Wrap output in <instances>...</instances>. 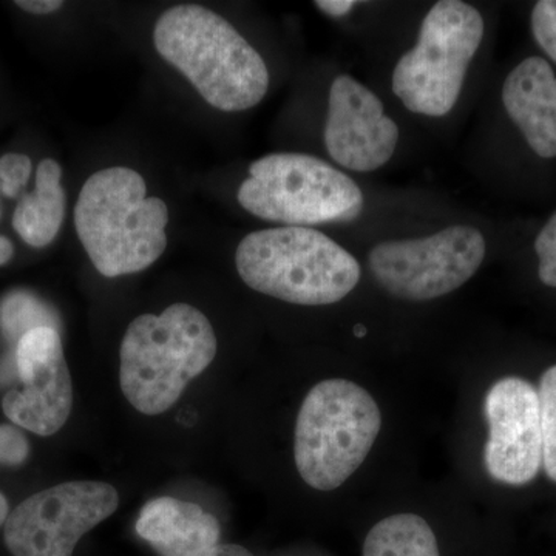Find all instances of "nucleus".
<instances>
[{
	"instance_id": "nucleus-1",
	"label": "nucleus",
	"mask_w": 556,
	"mask_h": 556,
	"mask_svg": "<svg viewBox=\"0 0 556 556\" xmlns=\"http://www.w3.org/2000/svg\"><path fill=\"white\" fill-rule=\"evenodd\" d=\"M153 43L160 56L222 112L252 109L268 93L269 72L258 51L206 7L185 3L164 11Z\"/></svg>"
},
{
	"instance_id": "nucleus-2",
	"label": "nucleus",
	"mask_w": 556,
	"mask_h": 556,
	"mask_svg": "<svg viewBox=\"0 0 556 556\" xmlns=\"http://www.w3.org/2000/svg\"><path fill=\"white\" fill-rule=\"evenodd\" d=\"M146 192L144 178L129 167H108L84 182L76 232L101 276L141 273L166 251L169 208Z\"/></svg>"
},
{
	"instance_id": "nucleus-3",
	"label": "nucleus",
	"mask_w": 556,
	"mask_h": 556,
	"mask_svg": "<svg viewBox=\"0 0 556 556\" xmlns=\"http://www.w3.org/2000/svg\"><path fill=\"white\" fill-rule=\"evenodd\" d=\"M217 350L214 328L195 306L175 303L160 316L142 314L121 342L124 397L142 415H163L214 362Z\"/></svg>"
},
{
	"instance_id": "nucleus-4",
	"label": "nucleus",
	"mask_w": 556,
	"mask_h": 556,
	"mask_svg": "<svg viewBox=\"0 0 556 556\" xmlns=\"http://www.w3.org/2000/svg\"><path fill=\"white\" fill-rule=\"evenodd\" d=\"M236 266L249 288L292 305L324 306L346 298L361 265L324 232L298 226L255 230L240 241Z\"/></svg>"
},
{
	"instance_id": "nucleus-5",
	"label": "nucleus",
	"mask_w": 556,
	"mask_h": 556,
	"mask_svg": "<svg viewBox=\"0 0 556 556\" xmlns=\"http://www.w3.org/2000/svg\"><path fill=\"white\" fill-rule=\"evenodd\" d=\"M380 428L382 413L365 388L346 379L317 383L306 394L295 422L300 477L321 492L338 489L365 463Z\"/></svg>"
},
{
	"instance_id": "nucleus-6",
	"label": "nucleus",
	"mask_w": 556,
	"mask_h": 556,
	"mask_svg": "<svg viewBox=\"0 0 556 556\" xmlns=\"http://www.w3.org/2000/svg\"><path fill=\"white\" fill-rule=\"evenodd\" d=\"M237 200L255 217L298 228L354 222L364 211V193L353 178L305 153L254 161Z\"/></svg>"
},
{
	"instance_id": "nucleus-7",
	"label": "nucleus",
	"mask_w": 556,
	"mask_h": 556,
	"mask_svg": "<svg viewBox=\"0 0 556 556\" xmlns=\"http://www.w3.org/2000/svg\"><path fill=\"white\" fill-rule=\"evenodd\" d=\"M482 38L484 20L475 7L460 0L434 3L416 46L394 67L393 93L417 115H447L459 100Z\"/></svg>"
},
{
	"instance_id": "nucleus-8",
	"label": "nucleus",
	"mask_w": 556,
	"mask_h": 556,
	"mask_svg": "<svg viewBox=\"0 0 556 556\" xmlns=\"http://www.w3.org/2000/svg\"><path fill=\"white\" fill-rule=\"evenodd\" d=\"M485 239L473 226H452L422 239L379 243L368 255L372 277L388 294L427 302L466 285L485 257Z\"/></svg>"
},
{
	"instance_id": "nucleus-9",
	"label": "nucleus",
	"mask_w": 556,
	"mask_h": 556,
	"mask_svg": "<svg viewBox=\"0 0 556 556\" xmlns=\"http://www.w3.org/2000/svg\"><path fill=\"white\" fill-rule=\"evenodd\" d=\"M119 507L115 486L72 481L27 497L7 519L5 546L13 556H73L80 538Z\"/></svg>"
},
{
	"instance_id": "nucleus-10",
	"label": "nucleus",
	"mask_w": 556,
	"mask_h": 556,
	"mask_svg": "<svg viewBox=\"0 0 556 556\" xmlns=\"http://www.w3.org/2000/svg\"><path fill=\"white\" fill-rule=\"evenodd\" d=\"M20 387L3 396L2 408L14 426L51 437L67 424L73 383L58 329L38 328L17 343Z\"/></svg>"
},
{
	"instance_id": "nucleus-11",
	"label": "nucleus",
	"mask_w": 556,
	"mask_h": 556,
	"mask_svg": "<svg viewBox=\"0 0 556 556\" xmlns=\"http://www.w3.org/2000/svg\"><path fill=\"white\" fill-rule=\"evenodd\" d=\"M484 413L490 433L484 464L490 477L507 485L529 484L543 467L536 388L521 378L497 380L486 393Z\"/></svg>"
},
{
	"instance_id": "nucleus-12",
	"label": "nucleus",
	"mask_w": 556,
	"mask_h": 556,
	"mask_svg": "<svg viewBox=\"0 0 556 556\" xmlns=\"http://www.w3.org/2000/svg\"><path fill=\"white\" fill-rule=\"evenodd\" d=\"M324 138L329 156L339 166L372 172L393 159L399 127L371 90L353 76L340 75L329 89Z\"/></svg>"
},
{
	"instance_id": "nucleus-13",
	"label": "nucleus",
	"mask_w": 556,
	"mask_h": 556,
	"mask_svg": "<svg viewBox=\"0 0 556 556\" xmlns=\"http://www.w3.org/2000/svg\"><path fill=\"white\" fill-rule=\"evenodd\" d=\"M507 115L541 159L556 156V76L543 58L532 56L508 73L503 86Z\"/></svg>"
},
{
	"instance_id": "nucleus-14",
	"label": "nucleus",
	"mask_w": 556,
	"mask_h": 556,
	"mask_svg": "<svg viewBox=\"0 0 556 556\" xmlns=\"http://www.w3.org/2000/svg\"><path fill=\"white\" fill-rule=\"evenodd\" d=\"M135 530L161 556H200L218 546V519L199 504L161 496L139 511Z\"/></svg>"
},
{
	"instance_id": "nucleus-15",
	"label": "nucleus",
	"mask_w": 556,
	"mask_h": 556,
	"mask_svg": "<svg viewBox=\"0 0 556 556\" xmlns=\"http://www.w3.org/2000/svg\"><path fill=\"white\" fill-rule=\"evenodd\" d=\"M62 169L47 159L36 170V190L22 197L13 215V228L33 248L49 247L56 239L65 217V192Z\"/></svg>"
},
{
	"instance_id": "nucleus-16",
	"label": "nucleus",
	"mask_w": 556,
	"mask_h": 556,
	"mask_svg": "<svg viewBox=\"0 0 556 556\" xmlns=\"http://www.w3.org/2000/svg\"><path fill=\"white\" fill-rule=\"evenodd\" d=\"M364 556H441L437 535L415 514L391 515L369 530Z\"/></svg>"
},
{
	"instance_id": "nucleus-17",
	"label": "nucleus",
	"mask_w": 556,
	"mask_h": 556,
	"mask_svg": "<svg viewBox=\"0 0 556 556\" xmlns=\"http://www.w3.org/2000/svg\"><path fill=\"white\" fill-rule=\"evenodd\" d=\"M58 327V314L31 292H10L0 302V329L11 342L20 343L33 329Z\"/></svg>"
},
{
	"instance_id": "nucleus-18",
	"label": "nucleus",
	"mask_w": 556,
	"mask_h": 556,
	"mask_svg": "<svg viewBox=\"0 0 556 556\" xmlns=\"http://www.w3.org/2000/svg\"><path fill=\"white\" fill-rule=\"evenodd\" d=\"M538 399L543 430L544 471L551 481L556 482V365L541 376Z\"/></svg>"
},
{
	"instance_id": "nucleus-19",
	"label": "nucleus",
	"mask_w": 556,
	"mask_h": 556,
	"mask_svg": "<svg viewBox=\"0 0 556 556\" xmlns=\"http://www.w3.org/2000/svg\"><path fill=\"white\" fill-rule=\"evenodd\" d=\"M530 21L538 46L556 62V0L536 2Z\"/></svg>"
},
{
	"instance_id": "nucleus-20",
	"label": "nucleus",
	"mask_w": 556,
	"mask_h": 556,
	"mask_svg": "<svg viewBox=\"0 0 556 556\" xmlns=\"http://www.w3.org/2000/svg\"><path fill=\"white\" fill-rule=\"evenodd\" d=\"M31 160L22 153H7L0 159V189L3 195L14 199L20 195L30 179Z\"/></svg>"
},
{
	"instance_id": "nucleus-21",
	"label": "nucleus",
	"mask_w": 556,
	"mask_h": 556,
	"mask_svg": "<svg viewBox=\"0 0 556 556\" xmlns=\"http://www.w3.org/2000/svg\"><path fill=\"white\" fill-rule=\"evenodd\" d=\"M535 252L540 258V266H538L540 280L546 287L556 288V214L538 233Z\"/></svg>"
},
{
	"instance_id": "nucleus-22",
	"label": "nucleus",
	"mask_w": 556,
	"mask_h": 556,
	"mask_svg": "<svg viewBox=\"0 0 556 556\" xmlns=\"http://www.w3.org/2000/svg\"><path fill=\"white\" fill-rule=\"evenodd\" d=\"M30 455L28 439L16 426H0V466L17 467Z\"/></svg>"
},
{
	"instance_id": "nucleus-23",
	"label": "nucleus",
	"mask_w": 556,
	"mask_h": 556,
	"mask_svg": "<svg viewBox=\"0 0 556 556\" xmlns=\"http://www.w3.org/2000/svg\"><path fill=\"white\" fill-rule=\"evenodd\" d=\"M318 10L324 11L325 14L331 17H343L354 10L357 2L354 0H318L314 3Z\"/></svg>"
},
{
	"instance_id": "nucleus-24",
	"label": "nucleus",
	"mask_w": 556,
	"mask_h": 556,
	"mask_svg": "<svg viewBox=\"0 0 556 556\" xmlns=\"http://www.w3.org/2000/svg\"><path fill=\"white\" fill-rule=\"evenodd\" d=\"M17 7L21 10L28 11L31 14H50L61 10L64 2L61 0H17Z\"/></svg>"
},
{
	"instance_id": "nucleus-25",
	"label": "nucleus",
	"mask_w": 556,
	"mask_h": 556,
	"mask_svg": "<svg viewBox=\"0 0 556 556\" xmlns=\"http://www.w3.org/2000/svg\"><path fill=\"white\" fill-rule=\"evenodd\" d=\"M200 556H254L247 548L237 546V544H218L211 551L204 552Z\"/></svg>"
},
{
	"instance_id": "nucleus-26",
	"label": "nucleus",
	"mask_w": 556,
	"mask_h": 556,
	"mask_svg": "<svg viewBox=\"0 0 556 556\" xmlns=\"http://www.w3.org/2000/svg\"><path fill=\"white\" fill-rule=\"evenodd\" d=\"M13 243L7 237L0 236V266L7 265L13 258Z\"/></svg>"
},
{
	"instance_id": "nucleus-27",
	"label": "nucleus",
	"mask_w": 556,
	"mask_h": 556,
	"mask_svg": "<svg viewBox=\"0 0 556 556\" xmlns=\"http://www.w3.org/2000/svg\"><path fill=\"white\" fill-rule=\"evenodd\" d=\"M10 517V507L9 501L3 496V493L0 492V527L7 525V519Z\"/></svg>"
},
{
	"instance_id": "nucleus-28",
	"label": "nucleus",
	"mask_w": 556,
	"mask_h": 556,
	"mask_svg": "<svg viewBox=\"0 0 556 556\" xmlns=\"http://www.w3.org/2000/svg\"><path fill=\"white\" fill-rule=\"evenodd\" d=\"M354 334H356L357 338H364V336L367 334V329L364 327H356V329H354Z\"/></svg>"
}]
</instances>
